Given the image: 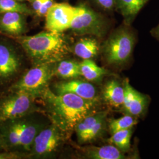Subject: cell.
<instances>
[{"label":"cell","mask_w":159,"mask_h":159,"mask_svg":"<svg viewBox=\"0 0 159 159\" xmlns=\"http://www.w3.org/2000/svg\"><path fill=\"white\" fill-rule=\"evenodd\" d=\"M52 123L63 132L74 130L78 123L95 112L97 100H89L72 93L57 94L47 87L39 96Z\"/></svg>","instance_id":"obj_1"},{"label":"cell","mask_w":159,"mask_h":159,"mask_svg":"<svg viewBox=\"0 0 159 159\" xmlns=\"http://www.w3.org/2000/svg\"><path fill=\"white\" fill-rule=\"evenodd\" d=\"M63 33L47 31L34 35H21L17 39L34 66L56 64L71 52L68 40Z\"/></svg>","instance_id":"obj_2"},{"label":"cell","mask_w":159,"mask_h":159,"mask_svg":"<svg viewBox=\"0 0 159 159\" xmlns=\"http://www.w3.org/2000/svg\"><path fill=\"white\" fill-rule=\"evenodd\" d=\"M136 43V34L131 25L123 23L116 29L102 46L106 62L114 66H122L130 60Z\"/></svg>","instance_id":"obj_3"},{"label":"cell","mask_w":159,"mask_h":159,"mask_svg":"<svg viewBox=\"0 0 159 159\" xmlns=\"http://www.w3.org/2000/svg\"><path fill=\"white\" fill-rule=\"evenodd\" d=\"M39 96L24 91H12L0 98V123L39 111L35 100Z\"/></svg>","instance_id":"obj_4"},{"label":"cell","mask_w":159,"mask_h":159,"mask_svg":"<svg viewBox=\"0 0 159 159\" xmlns=\"http://www.w3.org/2000/svg\"><path fill=\"white\" fill-rule=\"evenodd\" d=\"M76 7V13L70 30L78 35L104 37L109 26L106 18L85 5Z\"/></svg>","instance_id":"obj_5"},{"label":"cell","mask_w":159,"mask_h":159,"mask_svg":"<svg viewBox=\"0 0 159 159\" xmlns=\"http://www.w3.org/2000/svg\"><path fill=\"white\" fill-rule=\"evenodd\" d=\"M56 64L35 65L11 87L12 91H24L40 94L48 87L51 79L55 75Z\"/></svg>","instance_id":"obj_6"},{"label":"cell","mask_w":159,"mask_h":159,"mask_svg":"<svg viewBox=\"0 0 159 159\" xmlns=\"http://www.w3.org/2000/svg\"><path fill=\"white\" fill-rule=\"evenodd\" d=\"M63 133L54 123L47 125L35 137L29 155L38 159L50 158L54 156L63 142Z\"/></svg>","instance_id":"obj_7"},{"label":"cell","mask_w":159,"mask_h":159,"mask_svg":"<svg viewBox=\"0 0 159 159\" xmlns=\"http://www.w3.org/2000/svg\"><path fill=\"white\" fill-rule=\"evenodd\" d=\"M76 10V7L67 3H54L45 16L47 31L63 33L70 30Z\"/></svg>","instance_id":"obj_8"},{"label":"cell","mask_w":159,"mask_h":159,"mask_svg":"<svg viewBox=\"0 0 159 159\" xmlns=\"http://www.w3.org/2000/svg\"><path fill=\"white\" fill-rule=\"evenodd\" d=\"M54 93H72L89 100H97L96 87L90 83L78 79L66 80L54 85Z\"/></svg>","instance_id":"obj_9"},{"label":"cell","mask_w":159,"mask_h":159,"mask_svg":"<svg viewBox=\"0 0 159 159\" xmlns=\"http://www.w3.org/2000/svg\"><path fill=\"white\" fill-rule=\"evenodd\" d=\"M20 68V60L16 51L11 46L0 43V81L11 79Z\"/></svg>","instance_id":"obj_10"},{"label":"cell","mask_w":159,"mask_h":159,"mask_svg":"<svg viewBox=\"0 0 159 159\" xmlns=\"http://www.w3.org/2000/svg\"><path fill=\"white\" fill-rule=\"evenodd\" d=\"M27 28L25 14L10 12L0 14V31L12 36H21Z\"/></svg>","instance_id":"obj_11"},{"label":"cell","mask_w":159,"mask_h":159,"mask_svg":"<svg viewBox=\"0 0 159 159\" xmlns=\"http://www.w3.org/2000/svg\"><path fill=\"white\" fill-rule=\"evenodd\" d=\"M150 0H114L115 9L123 18V23L131 25Z\"/></svg>","instance_id":"obj_12"},{"label":"cell","mask_w":159,"mask_h":159,"mask_svg":"<svg viewBox=\"0 0 159 159\" xmlns=\"http://www.w3.org/2000/svg\"><path fill=\"white\" fill-rule=\"evenodd\" d=\"M100 46L96 37H85L78 40L73 47L74 54L83 60L92 59L97 56Z\"/></svg>","instance_id":"obj_13"},{"label":"cell","mask_w":159,"mask_h":159,"mask_svg":"<svg viewBox=\"0 0 159 159\" xmlns=\"http://www.w3.org/2000/svg\"><path fill=\"white\" fill-rule=\"evenodd\" d=\"M85 158L91 159H127L125 154L114 145H105L102 147L89 146L83 150Z\"/></svg>","instance_id":"obj_14"},{"label":"cell","mask_w":159,"mask_h":159,"mask_svg":"<svg viewBox=\"0 0 159 159\" xmlns=\"http://www.w3.org/2000/svg\"><path fill=\"white\" fill-rule=\"evenodd\" d=\"M102 97L104 101L111 107L118 108L123 105L124 87L117 80H111L103 87Z\"/></svg>","instance_id":"obj_15"},{"label":"cell","mask_w":159,"mask_h":159,"mask_svg":"<svg viewBox=\"0 0 159 159\" xmlns=\"http://www.w3.org/2000/svg\"><path fill=\"white\" fill-rule=\"evenodd\" d=\"M107 114L108 112L107 111H95L85 117L77 124L74 128V130L79 143L82 144L85 143L86 137L90 131L100 120L106 118Z\"/></svg>","instance_id":"obj_16"},{"label":"cell","mask_w":159,"mask_h":159,"mask_svg":"<svg viewBox=\"0 0 159 159\" xmlns=\"http://www.w3.org/2000/svg\"><path fill=\"white\" fill-rule=\"evenodd\" d=\"M80 69L81 76L89 81L98 82L108 73L106 70L97 66L92 59L83 60L80 63Z\"/></svg>","instance_id":"obj_17"},{"label":"cell","mask_w":159,"mask_h":159,"mask_svg":"<svg viewBox=\"0 0 159 159\" xmlns=\"http://www.w3.org/2000/svg\"><path fill=\"white\" fill-rule=\"evenodd\" d=\"M55 75L64 80L78 79L81 76L80 63L74 60L64 59L56 63Z\"/></svg>","instance_id":"obj_18"},{"label":"cell","mask_w":159,"mask_h":159,"mask_svg":"<svg viewBox=\"0 0 159 159\" xmlns=\"http://www.w3.org/2000/svg\"><path fill=\"white\" fill-rule=\"evenodd\" d=\"M132 134L133 127L117 131L111 134V136L108 140V142L125 153L129 151L130 148V140Z\"/></svg>","instance_id":"obj_19"},{"label":"cell","mask_w":159,"mask_h":159,"mask_svg":"<svg viewBox=\"0 0 159 159\" xmlns=\"http://www.w3.org/2000/svg\"><path fill=\"white\" fill-rule=\"evenodd\" d=\"M148 102L146 96L136 90L125 113L135 117H139L144 113Z\"/></svg>","instance_id":"obj_20"},{"label":"cell","mask_w":159,"mask_h":159,"mask_svg":"<svg viewBox=\"0 0 159 159\" xmlns=\"http://www.w3.org/2000/svg\"><path fill=\"white\" fill-rule=\"evenodd\" d=\"M137 123V117L126 114L117 119L112 120L109 123L108 129L111 134L119 131L133 127Z\"/></svg>","instance_id":"obj_21"},{"label":"cell","mask_w":159,"mask_h":159,"mask_svg":"<svg viewBox=\"0 0 159 159\" xmlns=\"http://www.w3.org/2000/svg\"><path fill=\"white\" fill-rule=\"evenodd\" d=\"M17 12L25 15L31 14L32 10L25 4L17 0H0V14Z\"/></svg>","instance_id":"obj_22"},{"label":"cell","mask_w":159,"mask_h":159,"mask_svg":"<svg viewBox=\"0 0 159 159\" xmlns=\"http://www.w3.org/2000/svg\"><path fill=\"white\" fill-rule=\"evenodd\" d=\"M106 120V118L102 119L93 127V128L87 134V136L85 139V143L90 142L91 141L96 139L97 137H98L102 134L105 128Z\"/></svg>","instance_id":"obj_23"},{"label":"cell","mask_w":159,"mask_h":159,"mask_svg":"<svg viewBox=\"0 0 159 159\" xmlns=\"http://www.w3.org/2000/svg\"><path fill=\"white\" fill-rule=\"evenodd\" d=\"M93 1L99 8H100L105 11H113L115 9L114 0H93Z\"/></svg>","instance_id":"obj_24"},{"label":"cell","mask_w":159,"mask_h":159,"mask_svg":"<svg viewBox=\"0 0 159 159\" xmlns=\"http://www.w3.org/2000/svg\"><path fill=\"white\" fill-rule=\"evenodd\" d=\"M54 2L53 0H42L41 7L40 11L37 14V16L39 17H44L48 10L50 9L52 6L54 5Z\"/></svg>","instance_id":"obj_25"},{"label":"cell","mask_w":159,"mask_h":159,"mask_svg":"<svg viewBox=\"0 0 159 159\" xmlns=\"http://www.w3.org/2000/svg\"><path fill=\"white\" fill-rule=\"evenodd\" d=\"M21 155L15 152L0 153V159H16L21 158Z\"/></svg>","instance_id":"obj_26"},{"label":"cell","mask_w":159,"mask_h":159,"mask_svg":"<svg viewBox=\"0 0 159 159\" xmlns=\"http://www.w3.org/2000/svg\"><path fill=\"white\" fill-rule=\"evenodd\" d=\"M31 6V9L37 15L42 4V0H29Z\"/></svg>","instance_id":"obj_27"},{"label":"cell","mask_w":159,"mask_h":159,"mask_svg":"<svg viewBox=\"0 0 159 159\" xmlns=\"http://www.w3.org/2000/svg\"><path fill=\"white\" fill-rule=\"evenodd\" d=\"M150 34L156 39L159 41V23L150 31Z\"/></svg>","instance_id":"obj_28"},{"label":"cell","mask_w":159,"mask_h":159,"mask_svg":"<svg viewBox=\"0 0 159 159\" xmlns=\"http://www.w3.org/2000/svg\"><path fill=\"white\" fill-rule=\"evenodd\" d=\"M4 148H6V144H5L3 138L2 137V136H1V134L0 133V150L4 149Z\"/></svg>","instance_id":"obj_29"},{"label":"cell","mask_w":159,"mask_h":159,"mask_svg":"<svg viewBox=\"0 0 159 159\" xmlns=\"http://www.w3.org/2000/svg\"><path fill=\"white\" fill-rule=\"evenodd\" d=\"M18 1H20V2H22V1H25V0H17Z\"/></svg>","instance_id":"obj_30"}]
</instances>
